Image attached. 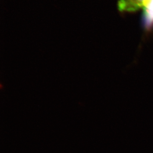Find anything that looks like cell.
Returning <instances> with one entry per match:
<instances>
[{"label":"cell","mask_w":153,"mask_h":153,"mask_svg":"<svg viewBox=\"0 0 153 153\" xmlns=\"http://www.w3.org/2000/svg\"><path fill=\"white\" fill-rule=\"evenodd\" d=\"M143 23L146 30L153 28V0H148L143 8Z\"/></svg>","instance_id":"2"},{"label":"cell","mask_w":153,"mask_h":153,"mask_svg":"<svg viewBox=\"0 0 153 153\" xmlns=\"http://www.w3.org/2000/svg\"><path fill=\"white\" fill-rule=\"evenodd\" d=\"M148 0H119L118 8L120 12H134L143 8Z\"/></svg>","instance_id":"1"}]
</instances>
